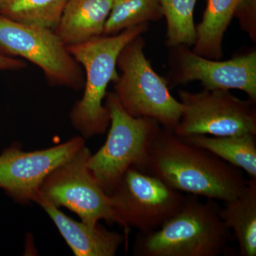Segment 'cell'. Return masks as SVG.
I'll use <instances>...</instances> for the list:
<instances>
[{
    "label": "cell",
    "instance_id": "cell-2",
    "mask_svg": "<svg viewBox=\"0 0 256 256\" xmlns=\"http://www.w3.org/2000/svg\"><path fill=\"white\" fill-rule=\"evenodd\" d=\"M149 24H142L117 34L102 35L80 44L66 46L86 72L84 95L70 112L72 124L84 139L104 134L109 128L110 112L104 100L109 84L118 78V58L130 42L148 31Z\"/></svg>",
    "mask_w": 256,
    "mask_h": 256
},
{
    "label": "cell",
    "instance_id": "cell-21",
    "mask_svg": "<svg viewBox=\"0 0 256 256\" xmlns=\"http://www.w3.org/2000/svg\"><path fill=\"white\" fill-rule=\"evenodd\" d=\"M6 1H8V0H0V6L4 4V2H6Z\"/></svg>",
    "mask_w": 256,
    "mask_h": 256
},
{
    "label": "cell",
    "instance_id": "cell-8",
    "mask_svg": "<svg viewBox=\"0 0 256 256\" xmlns=\"http://www.w3.org/2000/svg\"><path fill=\"white\" fill-rule=\"evenodd\" d=\"M109 196L127 234L131 227L141 234L159 228L186 198L159 178L136 168L126 171Z\"/></svg>",
    "mask_w": 256,
    "mask_h": 256
},
{
    "label": "cell",
    "instance_id": "cell-18",
    "mask_svg": "<svg viewBox=\"0 0 256 256\" xmlns=\"http://www.w3.org/2000/svg\"><path fill=\"white\" fill-rule=\"evenodd\" d=\"M161 0H114L104 35L117 34L126 28L162 18Z\"/></svg>",
    "mask_w": 256,
    "mask_h": 256
},
{
    "label": "cell",
    "instance_id": "cell-17",
    "mask_svg": "<svg viewBox=\"0 0 256 256\" xmlns=\"http://www.w3.org/2000/svg\"><path fill=\"white\" fill-rule=\"evenodd\" d=\"M68 0H8L0 14L24 24L54 30Z\"/></svg>",
    "mask_w": 256,
    "mask_h": 256
},
{
    "label": "cell",
    "instance_id": "cell-11",
    "mask_svg": "<svg viewBox=\"0 0 256 256\" xmlns=\"http://www.w3.org/2000/svg\"><path fill=\"white\" fill-rule=\"evenodd\" d=\"M84 146L82 136L40 150L12 144L0 154V188L18 203L33 202L45 178Z\"/></svg>",
    "mask_w": 256,
    "mask_h": 256
},
{
    "label": "cell",
    "instance_id": "cell-14",
    "mask_svg": "<svg viewBox=\"0 0 256 256\" xmlns=\"http://www.w3.org/2000/svg\"><path fill=\"white\" fill-rule=\"evenodd\" d=\"M250 1L206 0L202 22L196 26V40L192 50L205 58L220 60L224 34L238 8Z\"/></svg>",
    "mask_w": 256,
    "mask_h": 256
},
{
    "label": "cell",
    "instance_id": "cell-13",
    "mask_svg": "<svg viewBox=\"0 0 256 256\" xmlns=\"http://www.w3.org/2000/svg\"><path fill=\"white\" fill-rule=\"evenodd\" d=\"M114 0H68L54 31L66 46L104 35Z\"/></svg>",
    "mask_w": 256,
    "mask_h": 256
},
{
    "label": "cell",
    "instance_id": "cell-9",
    "mask_svg": "<svg viewBox=\"0 0 256 256\" xmlns=\"http://www.w3.org/2000/svg\"><path fill=\"white\" fill-rule=\"evenodd\" d=\"M183 112L173 132L180 137L206 134L256 136V102L242 100L229 90H178Z\"/></svg>",
    "mask_w": 256,
    "mask_h": 256
},
{
    "label": "cell",
    "instance_id": "cell-15",
    "mask_svg": "<svg viewBox=\"0 0 256 256\" xmlns=\"http://www.w3.org/2000/svg\"><path fill=\"white\" fill-rule=\"evenodd\" d=\"M220 215L233 230L242 256H256V180L247 184L236 198L226 202Z\"/></svg>",
    "mask_w": 256,
    "mask_h": 256
},
{
    "label": "cell",
    "instance_id": "cell-4",
    "mask_svg": "<svg viewBox=\"0 0 256 256\" xmlns=\"http://www.w3.org/2000/svg\"><path fill=\"white\" fill-rule=\"evenodd\" d=\"M144 46L140 35L121 50L117 60L120 74L114 82V94L132 117L156 120L162 128L173 131L181 118L183 105L172 96L164 77L154 72L144 55Z\"/></svg>",
    "mask_w": 256,
    "mask_h": 256
},
{
    "label": "cell",
    "instance_id": "cell-6",
    "mask_svg": "<svg viewBox=\"0 0 256 256\" xmlns=\"http://www.w3.org/2000/svg\"><path fill=\"white\" fill-rule=\"evenodd\" d=\"M90 154L86 146H82L45 178L38 192L58 208L72 210L88 225L96 226L104 220L120 226L110 196L89 168Z\"/></svg>",
    "mask_w": 256,
    "mask_h": 256
},
{
    "label": "cell",
    "instance_id": "cell-20",
    "mask_svg": "<svg viewBox=\"0 0 256 256\" xmlns=\"http://www.w3.org/2000/svg\"><path fill=\"white\" fill-rule=\"evenodd\" d=\"M25 66L26 63L22 60L0 54V70H18Z\"/></svg>",
    "mask_w": 256,
    "mask_h": 256
},
{
    "label": "cell",
    "instance_id": "cell-7",
    "mask_svg": "<svg viewBox=\"0 0 256 256\" xmlns=\"http://www.w3.org/2000/svg\"><path fill=\"white\" fill-rule=\"evenodd\" d=\"M0 48L36 65L52 85L84 88L82 66L53 30L24 24L0 14Z\"/></svg>",
    "mask_w": 256,
    "mask_h": 256
},
{
    "label": "cell",
    "instance_id": "cell-19",
    "mask_svg": "<svg viewBox=\"0 0 256 256\" xmlns=\"http://www.w3.org/2000/svg\"><path fill=\"white\" fill-rule=\"evenodd\" d=\"M196 2L197 0H161L162 12L166 23V46H194L196 40L194 21Z\"/></svg>",
    "mask_w": 256,
    "mask_h": 256
},
{
    "label": "cell",
    "instance_id": "cell-5",
    "mask_svg": "<svg viewBox=\"0 0 256 256\" xmlns=\"http://www.w3.org/2000/svg\"><path fill=\"white\" fill-rule=\"evenodd\" d=\"M106 98L110 129L104 146L90 154L88 166L109 195L130 168L144 169L152 144L162 126L156 120L128 114L114 92H108Z\"/></svg>",
    "mask_w": 256,
    "mask_h": 256
},
{
    "label": "cell",
    "instance_id": "cell-3",
    "mask_svg": "<svg viewBox=\"0 0 256 256\" xmlns=\"http://www.w3.org/2000/svg\"><path fill=\"white\" fill-rule=\"evenodd\" d=\"M213 202L186 196L182 206L159 228L138 234L133 250L138 256H217L232 239L230 230Z\"/></svg>",
    "mask_w": 256,
    "mask_h": 256
},
{
    "label": "cell",
    "instance_id": "cell-12",
    "mask_svg": "<svg viewBox=\"0 0 256 256\" xmlns=\"http://www.w3.org/2000/svg\"><path fill=\"white\" fill-rule=\"evenodd\" d=\"M33 202L46 212L76 256H116L126 238L122 234L110 232L99 223L90 226L74 220L38 192Z\"/></svg>",
    "mask_w": 256,
    "mask_h": 256
},
{
    "label": "cell",
    "instance_id": "cell-16",
    "mask_svg": "<svg viewBox=\"0 0 256 256\" xmlns=\"http://www.w3.org/2000/svg\"><path fill=\"white\" fill-rule=\"evenodd\" d=\"M180 138L188 144L210 151L229 164L238 169L244 170L250 176V180H256L255 134H244L220 137L194 134Z\"/></svg>",
    "mask_w": 256,
    "mask_h": 256
},
{
    "label": "cell",
    "instance_id": "cell-10",
    "mask_svg": "<svg viewBox=\"0 0 256 256\" xmlns=\"http://www.w3.org/2000/svg\"><path fill=\"white\" fill-rule=\"evenodd\" d=\"M170 72L164 77L170 88L200 82L206 90L237 89L256 102V52L236 56L226 60H213L197 54L186 45L170 48Z\"/></svg>",
    "mask_w": 256,
    "mask_h": 256
},
{
    "label": "cell",
    "instance_id": "cell-1",
    "mask_svg": "<svg viewBox=\"0 0 256 256\" xmlns=\"http://www.w3.org/2000/svg\"><path fill=\"white\" fill-rule=\"evenodd\" d=\"M142 171L182 193L224 202L236 198L248 182L238 168L163 128L152 144Z\"/></svg>",
    "mask_w": 256,
    "mask_h": 256
}]
</instances>
